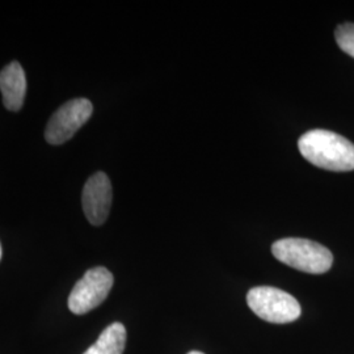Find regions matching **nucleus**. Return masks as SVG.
<instances>
[{
    "mask_svg": "<svg viewBox=\"0 0 354 354\" xmlns=\"http://www.w3.org/2000/svg\"><path fill=\"white\" fill-rule=\"evenodd\" d=\"M248 307L268 323L286 324L301 317V304L286 291L272 286H257L247 294Z\"/></svg>",
    "mask_w": 354,
    "mask_h": 354,
    "instance_id": "nucleus-3",
    "label": "nucleus"
},
{
    "mask_svg": "<svg viewBox=\"0 0 354 354\" xmlns=\"http://www.w3.org/2000/svg\"><path fill=\"white\" fill-rule=\"evenodd\" d=\"M127 345V328L121 323H113L104 329L92 346L83 354H122Z\"/></svg>",
    "mask_w": 354,
    "mask_h": 354,
    "instance_id": "nucleus-8",
    "label": "nucleus"
},
{
    "mask_svg": "<svg viewBox=\"0 0 354 354\" xmlns=\"http://www.w3.org/2000/svg\"><path fill=\"white\" fill-rule=\"evenodd\" d=\"M113 198V189L109 177L97 172L89 177L83 188L82 203L83 210L91 225L102 226L106 221Z\"/></svg>",
    "mask_w": 354,
    "mask_h": 354,
    "instance_id": "nucleus-6",
    "label": "nucleus"
},
{
    "mask_svg": "<svg viewBox=\"0 0 354 354\" xmlns=\"http://www.w3.org/2000/svg\"><path fill=\"white\" fill-rule=\"evenodd\" d=\"M0 259H1V244H0Z\"/></svg>",
    "mask_w": 354,
    "mask_h": 354,
    "instance_id": "nucleus-11",
    "label": "nucleus"
},
{
    "mask_svg": "<svg viewBox=\"0 0 354 354\" xmlns=\"http://www.w3.org/2000/svg\"><path fill=\"white\" fill-rule=\"evenodd\" d=\"M188 354H203L201 352H197V351H193V352H189Z\"/></svg>",
    "mask_w": 354,
    "mask_h": 354,
    "instance_id": "nucleus-10",
    "label": "nucleus"
},
{
    "mask_svg": "<svg viewBox=\"0 0 354 354\" xmlns=\"http://www.w3.org/2000/svg\"><path fill=\"white\" fill-rule=\"evenodd\" d=\"M335 38L339 48L354 58V24L345 23L337 26L335 32Z\"/></svg>",
    "mask_w": 354,
    "mask_h": 354,
    "instance_id": "nucleus-9",
    "label": "nucleus"
},
{
    "mask_svg": "<svg viewBox=\"0 0 354 354\" xmlns=\"http://www.w3.org/2000/svg\"><path fill=\"white\" fill-rule=\"evenodd\" d=\"M298 149L306 160L333 172L354 169V145L333 131L315 129L298 140Z\"/></svg>",
    "mask_w": 354,
    "mask_h": 354,
    "instance_id": "nucleus-1",
    "label": "nucleus"
},
{
    "mask_svg": "<svg viewBox=\"0 0 354 354\" xmlns=\"http://www.w3.org/2000/svg\"><path fill=\"white\" fill-rule=\"evenodd\" d=\"M92 112L93 106L88 99H73L66 102L51 115L45 130V140L49 145H64L88 121Z\"/></svg>",
    "mask_w": 354,
    "mask_h": 354,
    "instance_id": "nucleus-5",
    "label": "nucleus"
},
{
    "mask_svg": "<svg viewBox=\"0 0 354 354\" xmlns=\"http://www.w3.org/2000/svg\"><path fill=\"white\" fill-rule=\"evenodd\" d=\"M0 91L3 102L8 111L19 112L26 100V77L19 62L7 64L0 71Z\"/></svg>",
    "mask_w": 354,
    "mask_h": 354,
    "instance_id": "nucleus-7",
    "label": "nucleus"
},
{
    "mask_svg": "<svg viewBox=\"0 0 354 354\" xmlns=\"http://www.w3.org/2000/svg\"><path fill=\"white\" fill-rule=\"evenodd\" d=\"M272 253L281 263L310 274L326 273L333 264L328 248L308 239H281L272 245Z\"/></svg>",
    "mask_w": 354,
    "mask_h": 354,
    "instance_id": "nucleus-2",
    "label": "nucleus"
},
{
    "mask_svg": "<svg viewBox=\"0 0 354 354\" xmlns=\"http://www.w3.org/2000/svg\"><path fill=\"white\" fill-rule=\"evenodd\" d=\"M113 274L104 266H96L86 272L76 282L68 297V308L75 315H84L99 307L106 299L113 286Z\"/></svg>",
    "mask_w": 354,
    "mask_h": 354,
    "instance_id": "nucleus-4",
    "label": "nucleus"
}]
</instances>
